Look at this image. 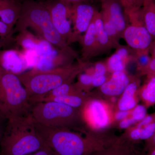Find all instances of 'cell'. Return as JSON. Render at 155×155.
Instances as JSON below:
<instances>
[{
	"label": "cell",
	"mask_w": 155,
	"mask_h": 155,
	"mask_svg": "<svg viewBox=\"0 0 155 155\" xmlns=\"http://www.w3.org/2000/svg\"><path fill=\"white\" fill-rule=\"evenodd\" d=\"M33 122L36 132L54 155H89L116 140L107 132L90 130L83 136L72 130L51 128Z\"/></svg>",
	"instance_id": "obj_1"
},
{
	"label": "cell",
	"mask_w": 155,
	"mask_h": 155,
	"mask_svg": "<svg viewBox=\"0 0 155 155\" xmlns=\"http://www.w3.org/2000/svg\"><path fill=\"white\" fill-rule=\"evenodd\" d=\"M89 66L87 62L78 60L76 64L48 70L33 68L17 75L25 87L32 105L40 102L50 91L68 82H73L81 72Z\"/></svg>",
	"instance_id": "obj_2"
},
{
	"label": "cell",
	"mask_w": 155,
	"mask_h": 155,
	"mask_svg": "<svg viewBox=\"0 0 155 155\" xmlns=\"http://www.w3.org/2000/svg\"><path fill=\"white\" fill-rule=\"evenodd\" d=\"M44 146L30 114L7 120L0 144V155H29Z\"/></svg>",
	"instance_id": "obj_3"
},
{
	"label": "cell",
	"mask_w": 155,
	"mask_h": 155,
	"mask_svg": "<svg viewBox=\"0 0 155 155\" xmlns=\"http://www.w3.org/2000/svg\"><path fill=\"white\" fill-rule=\"evenodd\" d=\"M28 27L35 31L37 35L48 42L56 48L69 46L53 25L50 12L45 2L24 0L14 31L19 32Z\"/></svg>",
	"instance_id": "obj_4"
},
{
	"label": "cell",
	"mask_w": 155,
	"mask_h": 155,
	"mask_svg": "<svg viewBox=\"0 0 155 155\" xmlns=\"http://www.w3.org/2000/svg\"><path fill=\"white\" fill-rule=\"evenodd\" d=\"M31 115L34 121L46 127L87 131L82 111L62 103L53 101L36 103L32 106Z\"/></svg>",
	"instance_id": "obj_5"
},
{
	"label": "cell",
	"mask_w": 155,
	"mask_h": 155,
	"mask_svg": "<svg viewBox=\"0 0 155 155\" xmlns=\"http://www.w3.org/2000/svg\"><path fill=\"white\" fill-rule=\"evenodd\" d=\"M32 106L17 75L0 70V117L8 120L28 116Z\"/></svg>",
	"instance_id": "obj_6"
},
{
	"label": "cell",
	"mask_w": 155,
	"mask_h": 155,
	"mask_svg": "<svg viewBox=\"0 0 155 155\" xmlns=\"http://www.w3.org/2000/svg\"><path fill=\"white\" fill-rule=\"evenodd\" d=\"M140 9L125 10L130 24L123 31L122 38L137 54H149L153 39L144 25Z\"/></svg>",
	"instance_id": "obj_7"
},
{
	"label": "cell",
	"mask_w": 155,
	"mask_h": 155,
	"mask_svg": "<svg viewBox=\"0 0 155 155\" xmlns=\"http://www.w3.org/2000/svg\"><path fill=\"white\" fill-rule=\"evenodd\" d=\"M91 99L82 110L87 127L92 131H101L110 126L114 122V114L107 102L91 93Z\"/></svg>",
	"instance_id": "obj_8"
},
{
	"label": "cell",
	"mask_w": 155,
	"mask_h": 155,
	"mask_svg": "<svg viewBox=\"0 0 155 155\" xmlns=\"http://www.w3.org/2000/svg\"><path fill=\"white\" fill-rule=\"evenodd\" d=\"M44 2L49 11L53 25L58 33L68 45L75 42L70 22L72 5L57 0H48Z\"/></svg>",
	"instance_id": "obj_9"
},
{
	"label": "cell",
	"mask_w": 155,
	"mask_h": 155,
	"mask_svg": "<svg viewBox=\"0 0 155 155\" xmlns=\"http://www.w3.org/2000/svg\"><path fill=\"white\" fill-rule=\"evenodd\" d=\"M78 54L69 46L62 49L55 48L51 52L38 56L33 68L40 70H48L69 66L74 64Z\"/></svg>",
	"instance_id": "obj_10"
},
{
	"label": "cell",
	"mask_w": 155,
	"mask_h": 155,
	"mask_svg": "<svg viewBox=\"0 0 155 155\" xmlns=\"http://www.w3.org/2000/svg\"><path fill=\"white\" fill-rule=\"evenodd\" d=\"M97 9L91 3H80L71 6V21L75 42L78 41L81 34L85 32L93 19Z\"/></svg>",
	"instance_id": "obj_11"
},
{
	"label": "cell",
	"mask_w": 155,
	"mask_h": 155,
	"mask_svg": "<svg viewBox=\"0 0 155 155\" xmlns=\"http://www.w3.org/2000/svg\"><path fill=\"white\" fill-rule=\"evenodd\" d=\"M23 53L14 49L0 50V70L19 75L29 67Z\"/></svg>",
	"instance_id": "obj_12"
},
{
	"label": "cell",
	"mask_w": 155,
	"mask_h": 155,
	"mask_svg": "<svg viewBox=\"0 0 155 155\" xmlns=\"http://www.w3.org/2000/svg\"><path fill=\"white\" fill-rule=\"evenodd\" d=\"M16 44L27 51H31L40 56L51 52L55 48L48 42L38 36L33 35L27 30L18 33L15 38Z\"/></svg>",
	"instance_id": "obj_13"
},
{
	"label": "cell",
	"mask_w": 155,
	"mask_h": 155,
	"mask_svg": "<svg viewBox=\"0 0 155 155\" xmlns=\"http://www.w3.org/2000/svg\"><path fill=\"white\" fill-rule=\"evenodd\" d=\"M99 2L101 7V12L107 15L122 38L128 24L121 0H99Z\"/></svg>",
	"instance_id": "obj_14"
},
{
	"label": "cell",
	"mask_w": 155,
	"mask_h": 155,
	"mask_svg": "<svg viewBox=\"0 0 155 155\" xmlns=\"http://www.w3.org/2000/svg\"><path fill=\"white\" fill-rule=\"evenodd\" d=\"M125 71L116 72L111 74L108 80L98 87V94L108 98L120 96L132 79Z\"/></svg>",
	"instance_id": "obj_15"
},
{
	"label": "cell",
	"mask_w": 155,
	"mask_h": 155,
	"mask_svg": "<svg viewBox=\"0 0 155 155\" xmlns=\"http://www.w3.org/2000/svg\"><path fill=\"white\" fill-rule=\"evenodd\" d=\"M140 86V78L136 76L132 77L131 81L117 101V110L130 111L137 105L138 91Z\"/></svg>",
	"instance_id": "obj_16"
},
{
	"label": "cell",
	"mask_w": 155,
	"mask_h": 155,
	"mask_svg": "<svg viewBox=\"0 0 155 155\" xmlns=\"http://www.w3.org/2000/svg\"><path fill=\"white\" fill-rule=\"evenodd\" d=\"M78 42L81 47L82 61L87 62V60L99 54L95 28L92 20L88 28L83 35H81Z\"/></svg>",
	"instance_id": "obj_17"
},
{
	"label": "cell",
	"mask_w": 155,
	"mask_h": 155,
	"mask_svg": "<svg viewBox=\"0 0 155 155\" xmlns=\"http://www.w3.org/2000/svg\"><path fill=\"white\" fill-rule=\"evenodd\" d=\"M135 145L118 137L110 145L89 155H141Z\"/></svg>",
	"instance_id": "obj_18"
},
{
	"label": "cell",
	"mask_w": 155,
	"mask_h": 155,
	"mask_svg": "<svg viewBox=\"0 0 155 155\" xmlns=\"http://www.w3.org/2000/svg\"><path fill=\"white\" fill-rule=\"evenodd\" d=\"M93 20L94 22L95 28L99 54L100 55L107 53L112 49L114 48L104 28L101 12L97 10Z\"/></svg>",
	"instance_id": "obj_19"
},
{
	"label": "cell",
	"mask_w": 155,
	"mask_h": 155,
	"mask_svg": "<svg viewBox=\"0 0 155 155\" xmlns=\"http://www.w3.org/2000/svg\"><path fill=\"white\" fill-rule=\"evenodd\" d=\"M140 14L148 31L155 39V0H144Z\"/></svg>",
	"instance_id": "obj_20"
},
{
	"label": "cell",
	"mask_w": 155,
	"mask_h": 155,
	"mask_svg": "<svg viewBox=\"0 0 155 155\" xmlns=\"http://www.w3.org/2000/svg\"><path fill=\"white\" fill-rule=\"evenodd\" d=\"M147 80L138 91L139 98L147 108L155 105V76L147 75Z\"/></svg>",
	"instance_id": "obj_21"
},
{
	"label": "cell",
	"mask_w": 155,
	"mask_h": 155,
	"mask_svg": "<svg viewBox=\"0 0 155 155\" xmlns=\"http://www.w3.org/2000/svg\"><path fill=\"white\" fill-rule=\"evenodd\" d=\"M91 93L70 95L64 97L54 98L49 101H53L65 104L82 110L86 106L88 101L91 99Z\"/></svg>",
	"instance_id": "obj_22"
},
{
	"label": "cell",
	"mask_w": 155,
	"mask_h": 155,
	"mask_svg": "<svg viewBox=\"0 0 155 155\" xmlns=\"http://www.w3.org/2000/svg\"><path fill=\"white\" fill-rule=\"evenodd\" d=\"M81 94L85 93L78 90L73 82H68L50 91L43 98L41 102L47 101L52 99L58 97Z\"/></svg>",
	"instance_id": "obj_23"
},
{
	"label": "cell",
	"mask_w": 155,
	"mask_h": 155,
	"mask_svg": "<svg viewBox=\"0 0 155 155\" xmlns=\"http://www.w3.org/2000/svg\"><path fill=\"white\" fill-rule=\"evenodd\" d=\"M130 61L116 51L108 58L105 63L108 72L112 74L115 72L125 71L126 65Z\"/></svg>",
	"instance_id": "obj_24"
},
{
	"label": "cell",
	"mask_w": 155,
	"mask_h": 155,
	"mask_svg": "<svg viewBox=\"0 0 155 155\" xmlns=\"http://www.w3.org/2000/svg\"><path fill=\"white\" fill-rule=\"evenodd\" d=\"M14 33V28L0 20V50L9 49L11 45L15 42Z\"/></svg>",
	"instance_id": "obj_25"
},
{
	"label": "cell",
	"mask_w": 155,
	"mask_h": 155,
	"mask_svg": "<svg viewBox=\"0 0 155 155\" xmlns=\"http://www.w3.org/2000/svg\"><path fill=\"white\" fill-rule=\"evenodd\" d=\"M83 72L84 71L81 72L78 75L77 82L74 84L78 90L84 93L86 92L87 94L93 88L92 83L93 77L92 75L88 72Z\"/></svg>",
	"instance_id": "obj_26"
},
{
	"label": "cell",
	"mask_w": 155,
	"mask_h": 155,
	"mask_svg": "<svg viewBox=\"0 0 155 155\" xmlns=\"http://www.w3.org/2000/svg\"><path fill=\"white\" fill-rule=\"evenodd\" d=\"M130 117L137 124L147 115V107L144 105H137L130 111Z\"/></svg>",
	"instance_id": "obj_27"
},
{
	"label": "cell",
	"mask_w": 155,
	"mask_h": 155,
	"mask_svg": "<svg viewBox=\"0 0 155 155\" xmlns=\"http://www.w3.org/2000/svg\"><path fill=\"white\" fill-rule=\"evenodd\" d=\"M140 75H151L155 76V58H150L144 66L138 68Z\"/></svg>",
	"instance_id": "obj_28"
},
{
	"label": "cell",
	"mask_w": 155,
	"mask_h": 155,
	"mask_svg": "<svg viewBox=\"0 0 155 155\" xmlns=\"http://www.w3.org/2000/svg\"><path fill=\"white\" fill-rule=\"evenodd\" d=\"M108 72L106 63L100 62L94 64L93 67V73L92 76L93 77L107 75Z\"/></svg>",
	"instance_id": "obj_29"
},
{
	"label": "cell",
	"mask_w": 155,
	"mask_h": 155,
	"mask_svg": "<svg viewBox=\"0 0 155 155\" xmlns=\"http://www.w3.org/2000/svg\"><path fill=\"white\" fill-rule=\"evenodd\" d=\"M144 0H121L124 10L141 8Z\"/></svg>",
	"instance_id": "obj_30"
},
{
	"label": "cell",
	"mask_w": 155,
	"mask_h": 155,
	"mask_svg": "<svg viewBox=\"0 0 155 155\" xmlns=\"http://www.w3.org/2000/svg\"><path fill=\"white\" fill-rule=\"evenodd\" d=\"M110 76L107 75H101V76H97V77H93V78L92 83V88L94 87H98L103 85L106 81L110 78Z\"/></svg>",
	"instance_id": "obj_31"
},
{
	"label": "cell",
	"mask_w": 155,
	"mask_h": 155,
	"mask_svg": "<svg viewBox=\"0 0 155 155\" xmlns=\"http://www.w3.org/2000/svg\"><path fill=\"white\" fill-rule=\"evenodd\" d=\"M136 122L131 117H127L119 122V127L120 129H127L131 125L136 124Z\"/></svg>",
	"instance_id": "obj_32"
},
{
	"label": "cell",
	"mask_w": 155,
	"mask_h": 155,
	"mask_svg": "<svg viewBox=\"0 0 155 155\" xmlns=\"http://www.w3.org/2000/svg\"><path fill=\"white\" fill-rule=\"evenodd\" d=\"M130 111H122L117 110L114 114V121L120 122L121 120L128 117L130 115Z\"/></svg>",
	"instance_id": "obj_33"
},
{
	"label": "cell",
	"mask_w": 155,
	"mask_h": 155,
	"mask_svg": "<svg viewBox=\"0 0 155 155\" xmlns=\"http://www.w3.org/2000/svg\"><path fill=\"white\" fill-rule=\"evenodd\" d=\"M155 147V132L152 136L145 140L144 146V151L147 152L150 149Z\"/></svg>",
	"instance_id": "obj_34"
},
{
	"label": "cell",
	"mask_w": 155,
	"mask_h": 155,
	"mask_svg": "<svg viewBox=\"0 0 155 155\" xmlns=\"http://www.w3.org/2000/svg\"><path fill=\"white\" fill-rule=\"evenodd\" d=\"M29 155H54L50 149L45 145L37 151Z\"/></svg>",
	"instance_id": "obj_35"
},
{
	"label": "cell",
	"mask_w": 155,
	"mask_h": 155,
	"mask_svg": "<svg viewBox=\"0 0 155 155\" xmlns=\"http://www.w3.org/2000/svg\"><path fill=\"white\" fill-rule=\"evenodd\" d=\"M57 1H61V2L72 5L80 3H87L92 4V3L95 0H57ZM98 1H99V0Z\"/></svg>",
	"instance_id": "obj_36"
},
{
	"label": "cell",
	"mask_w": 155,
	"mask_h": 155,
	"mask_svg": "<svg viewBox=\"0 0 155 155\" xmlns=\"http://www.w3.org/2000/svg\"><path fill=\"white\" fill-rule=\"evenodd\" d=\"M7 121V120H5L0 117V144H1L2 138Z\"/></svg>",
	"instance_id": "obj_37"
},
{
	"label": "cell",
	"mask_w": 155,
	"mask_h": 155,
	"mask_svg": "<svg viewBox=\"0 0 155 155\" xmlns=\"http://www.w3.org/2000/svg\"><path fill=\"white\" fill-rule=\"evenodd\" d=\"M149 54H150L151 58H155V39L153 40L152 44L150 48Z\"/></svg>",
	"instance_id": "obj_38"
},
{
	"label": "cell",
	"mask_w": 155,
	"mask_h": 155,
	"mask_svg": "<svg viewBox=\"0 0 155 155\" xmlns=\"http://www.w3.org/2000/svg\"><path fill=\"white\" fill-rule=\"evenodd\" d=\"M146 155H155V147L150 149L147 151Z\"/></svg>",
	"instance_id": "obj_39"
},
{
	"label": "cell",
	"mask_w": 155,
	"mask_h": 155,
	"mask_svg": "<svg viewBox=\"0 0 155 155\" xmlns=\"http://www.w3.org/2000/svg\"><path fill=\"white\" fill-rule=\"evenodd\" d=\"M2 0H0V8H1V4H2Z\"/></svg>",
	"instance_id": "obj_40"
}]
</instances>
